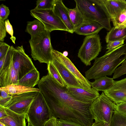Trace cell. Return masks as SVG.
<instances>
[{
    "label": "cell",
    "mask_w": 126,
    "mask_h": 126,
    "mask_svg": "<svg viewBox=\"0 0 126 126\" xmlns=\"http://www.w3.org/2000/svg\"><path fill=\"white\" fill-rule=\"evenodd\" d=\"M7 116L5 107L0 105V119L5 118Z\"/></svg>",
    "instance_id": "obj_41"
},
{
    "label": "cell",
    "mask_w": 126,
    "mask_h": 126,
    "mask_svg": "<svg viewBox=\"0 0 126 126\" xmlns=\"http://www.w3.org/2000/svg\"><path fill=\"white\" fill-rule=\"evenodd\" d=\"M109 124L105 122H96L94 123L92 126H110Z\"/></svg>",
    "instance_id": "obj_42"
},
{
    "label": "cell",
    "mask_w": 126,
    "mask_h": 126,
    "mask_svg": "<svg viewBox=\"0 0 126 126\" xmlns=\"http://www.w3.org/2000/svg\"><path fill=\"white\" fill-rule=\"evenodd\" d=\"M31 16L39 20L44 25L45 30L51 32L56 30L63 31L69 32L65 25L52 9L39 10L34 8L30 10Z\"/></svg>",
    "instance_id": "obj_8"
},
{
    "label": "cell",
    "mask_w": 126,
    "mask_h": 126,
    "mask_svg": "<svg viewBox=\"0 0 126 126\" xmlns=\"http://www.w3.org/2000/svg\"><path fill=\"white\" fill-rule=\"evenodd\" d=\"M38 85L43 96L57 103L59 111L64 115L73 114L89 105L74 98L66 86H61L48 73L41 78Z\"/></svg>",
    "instance_id": "obj_1"
},
{
    "label": "cell",
    "mask_w": 126,
    "mask_h": 126,
    "mask_svg": "<svg viewBox=\"0 0 126 126\" xmlns=\"http://www.w3.org/2000/svg\"><path fill=\"white\" fill-rule=\"evenodd\" d=\"M115 104L103 92L91 104L90 110L96 122H105L110 124Z\"/></svg>",
    "instance_id": "obj_6"
},
{
    "label": "cell",
    "mask_w": 126,
    "mask_h": 126,
    "mask_svg": "<svg viewBox=\"0 0 126 126\" xmlns=\"http://www.w3.org/2000/svg\"><path fill=\"white\" fill-rule=\"evenodd\" d=\"M27 126H32L29 123H28V124Z\"/></svg>",
    "instance_id": "obj_45"
},
{
    "label": "cell",
    "mask_w": 126,
    "mask_h": 126,
    "mask_svg": "<svg viewBox=\"0 0 126 126\" xmlns=\"http://www.w3.org/2000/svg\"><path fill=\"white\" fill-rule=\"evenodd\" d=\"M68 10L70 18L75 31L80 26L85 20L76 6L74 9L68 8Z\"/></svg>",
    "instance_id": "obj_25"
},
{
    "label": "cell",
    "mask_w": 126,
    "mask_h": 126,
    "mask_svg": "<svg viewBox=\"0 0 126 126\" xmlns=\"http://www.w3.org/2000/svg\"><path fill=\"white\" fill-rule=\"evenodd\" d=\"M10 47L5 42H0V59L5 55Z\"/></svg>",
    "instance_id": "obj_38"
},
{
    "label": "cell",
    "mask_w": 126,
    "mask_h": 126,
    "mask_svg": "<svg viewBox=\"0 0 126 126\" xmlns=\"http://www.w3.org/2000/svg\"><path fill=\"white\" fill-rule=\"evenodd\" d=\"M110 126H126V116L114 110Z\"/></svg>",
    "instance_id": "obj_26"
},
{
    "label": "cell",
    "mask_w": 126,
    "mask_h": 126,
    "mask_svg": "<svg viewBox=\"0 0 126 126\" xmlns=\"http://www.w3.org/2000/svg\"><path fill=\"white\" fill-rule=\"evenodd\" d=\"M57 126H82L73 121L59 118H57Z\"/></svg>",
    "instance_id": "obj_34"
},
{
    "label": "cell",
    "mask_w": 126,
    "mask_h": 126,
    "mask_svg": "<svg viewBox=\"0 0 126 126\" xmlns=\"http://www.w3.org/2000/svg\"><path fill=\"white\" fill-rule=\"evenodd\" d=\"M114 81L113 78L105 76L95 79L91 83V87L98 91L104 92L110 89L113 85Z\"/></svg>",
    "instance_id": "obj_22"
},
{
    "label": "cell",
    "mask_w": 126,
    "mask_h": 126,
    "mask_svg": "<svg viewBox=\"0 0 126 126\" xmlns=\"http://www.w3.org/2000/svg\"><path fill=\"white\" fill-rule=\"evenodd\" d=\"M52 55V57L63 64L86 89L88 90L92 88L91 82L81 74L68 57L64 56L61 52L54 49Z\"/></svg>",
    "instance_id": "obj_11"
},
{
    "label": "cell",
    "mask_w": 126,
    "mask_h": 126,
    "mask_svg": "<svg viewBox=\"0 0 126 126\" xmlns=\"http://www.w3.org/2000/svg\"><path fill=\"white\" fill-rule=\"evenodd\" d=\"M25 32L33 37L45 30L44 25L39 20L35 19L32 21H28Z\"/></svg>",
    "instance_id": "obj_24"
},
{
    "label": "cell",
    "mask_w": 126,
    "mask_h": 126,
    "mask_svg": "<svg viewBox=\"0 0 126 126\" xmlns=\"http://www.w3.org/2000/svg\"><path fill=\"white\" fill-rule=\"evenodd\" d=\"M39 92H31L11 95V99L5 107L18 114H27L32 103Z\"/></svg>",
    "instance_id": "obj_10"
},
{
    "label": "cell",
    "mask_w": 126,
    "mask_h": 126,
    "mask_svg": "<svg viewBox=\"0 0 126 126\" xmlns=\"http://www.w3.org/2000/svg\"><path fill=\"white\" fill-rule=\"evenodd\" d=\"M18 80L17 73L14 66L12 57L10 64L0 72V87L11 84H18Z\"/></svg>",
    "instance_id": "obj_17"
},
{
    "label": "cell",
    "mask_w": 126,
    "mask_h": 126,
    "mask_svg": "<svg viewBox=\"0 0 126 126\" xmlns=\"http://www.w3.org/2000/svg\"><path fill=\"white\" fill-rule=\"evenodd\" d=\"M5 22L6 31L11 36L10 39L11 40L12 42L14 44H15V41L16 38L13 35L14 31L12 26L8 19L5 20Z\"/></svg>",
    "instance_id": "obj_36"
},
{
    "label": "cell",
    "mask_w": 126,
    "mask_h": 126,
    "mask_svg": "<svg viewBox=\"0 0 126 126\" xmlns=\"http://www.w3.org/2000/svg\"><path fill=\"white\" fill-rule=\"evenodd\" d=\"M98 1L112 22L123 11L126 9V1L125 0H98Z\"/></svg>",
    "instance_id": "obj_13"
},
{
    "label": "cell",
    "mask_w": 126,
    "mask_h": 126,
    "mask_svg": "<svg viewBox=\"0 0 126 126\" xmlns=\"http://www.w3.org/2000/svg\"><path fill=\"white\" fill-rule=\"evenodd\" d=\"M113 27L117 28H126V9L123 11L118 17L112 22Z\"/></svg>",
    "instance_id": "obj_29"
},
{
    "label": "cell",
    "mask_w": 126,
    "mask_h": 126,
    "mask_svg": "<svg viewBox=\"0 0 126 126\" xmlns=\"http://www.w3.org/2000/svg\"><path fill=\"white\" fill-rule=\"evenodd\" d=\"M51 62L57 70L66 86L79 88L86 90L80 84L63 64L53 57Z\"/></svg>",
    "instance_id": "obj_16"
},
{
    "label": "cell",
    "mask_w": 126,
    "mask_h": 126,
    "mask_svg": "<svg viewBox=\"0 0 126 126\" xmlns=\"http://www.w3.org/2000/svg\"><path fill=\"white\" fill-rule=\"evenodd\" d=\"M126 59V44L108 50L104 55L95 59L93 65L85 72L86 78L88 80H95L105 76H111Z\"/></svg>",
    "instance_id": "obj_2"
},
{
    "label": "cell",
    "mask_w": 126,
    "mask_h": 126,
    "mask_svg": "<svg viewBox=\"0 0 126 126\" xmlns=\"http://www.w3.org/2000/svg\"><path fill=\"white\" fill-rule=\"evenodd\" d=\"M50 32L45 30L31 37L29 42L31 49V55L34 60L47 64L53 60Z\"/></svg>",
    "instance_id": "obj_4"
},
{
    "label": "cell",
    "mask_w": 126,
    "mask_h": 126,
    "mask_svg": "<svg viewBox=\"0 0 126 126\" xmlns=\"http://www.w3.org/2000/svg\"><path fill=\"white\" fill-rule=\"evenodd\" d=\"M121 65L115 70L113 79L119 78L122 75L126 74V59L121 63Z\"/></svg>",
    "instance_id": "obj_32"
},
{
    "label": "cell",
    "mask_w": 126,
    "mask_h": 126,
    "mask_svg": "<svg viewBox=\"0 0 126 126\" xmlns=\"http://www.w3.org/2000/svg\"><path fill=\"white\" fill-rule=\"evenodd\" d=\"M5 108L7 116L0 119V122L5 126H27L26 114H18L7 108Z\"/></svg>",
    "instance_id": "obj_18"
},
{
    "label": "cell",
    "mask_w": 126,
    "mask_h": 126,
    "mask_svg": "<svg viewBox=\"0 0 126 126\" xmlns=\"http://www.w3.org/2000/svg\"><path fill=\"white\" fill-rule=\"evenodd\" d=\"M0 89L5 91L8 94L11 95L19 94L29 92L40 91L39 88L13 84L0 87Z\"/></svg>",
    "instance_id": "obj_21"
},
{
    "label": "cell",
    "mask_w": 126,
    "mask_h": 126,
    "mask_svg": "<svg viewBox=\"0 0 126 126\" xmlns=\"http://www.w3.org/2000/svg\"><path fill=\"white\" fill-rule=\"evenodd\" d=\"M27 121L32 126H43L52 116L45 99L40 91L26 114Z\"/></svg>",
    "instance_id": "obj_5"
},
{
    "label": "cell",
    "mask_w": 126,
    "mask_h": 126,
    "mask_svg": "<svg viewBox=\"0 0 126 126\" xmlns=\"http://www.w3.org/2000/svg\"><path fill=\"white\" fill-rule=\"evenodd\" d=\"M54 0H37L36 9L39 10L52 9Z\"/></svg>",
    "instance_id": "obj_30"
},
{
    "label": "cell",
    "mask_w": 126,
    "mask_h": 126,
    "mask_svg": "<svg viewBox=\"0 0 126 126\" xmlns=\"http://www.w3.org/2000/svg\"><path fill=\"white\" fill-rule=\"evenodd\" d=\"M52 10L66 27L69 32L71 33L74 32V28L70 18L68 8L64 5L62 0H54Z\"/></svg>",
    "instance_id": "obj_15"
},
{
    "label": "cell",
    "mask_w": 126,
    "mask_h": 126,
    "mask_svg": "<svg viewBox=\"0 0 126 126\" xmlns=\"http://www.w3.org/2000/svg\"><path fill=\"white\" fill-rule=\"evenodd\" d=\"M6 30L4 21L0 19V41L3 42L6 36Z\"/></svg>",
    "instance_id": "obj_37"
},
{
    "label": "cell",
    "mask_w": 126,
    "mask_h": 126,
    "mask_svg": "<svg viewBox=\"0 0 126 126\" xmlns=\"http://www.w3.org/2000/svg\"><path fill=\"white\" fill-rule=\"evenodd\" d=\"M103 28V27L96 22L85 20L74 32L79 35L87 36L98 34Z\"/></svg>",
    "instance_id": "obj_19"
},
{
    "label": "cell",
    "mask_w": 126,
    "mask_h": 126,
    "mask_svg": "<svg viewBox=\"0 0 126 126\" xmlns=\"http://www.w3.org/2000/svg\"><path fill=\"white\" fill-rule=\"evenodd\" d=\"M102 48L98 34L86 36L79 50L78 57L85 65H90L91 62L97 57Z\"/></svg>",
    "instance_id": "obj_7"
},
{
    "label": "cell",
    "mask_w": 126,
    "mask_h": 126,
    "mask_svg": "<svg viewBox=\"0 0 126 126\" xmlns=\"http://www.w3.org/2000/svg\"><path fill=\"white\" fill-rule=\"evenodd\" d=\"M0 105L5 107L11 99L12 96L4 90L0 89Z\"/></svg>",
    "instance_id": "obj_31"
},
{
    "label": "cell",
    "mask_w": 126,
    "mask_h": 126,
    "mask_svg": "<svg viewBox=\"0 0 126 126\" xmlns=\"http://www.w3.org/2000/svg\"><path fill=\"white\" fill-rule=\"evenodd\" d=\"M66 87L68 93L76 99L91 104L100 95L98 91L91 88L87 90L83 89Z\"/></svg>",
    "instance_id": "obj_14"
},
{
    "label": "cell",
    "mask_w": 126,
    "mask_h": 126,
    "mask_svg": "<svg viewBox=\"0 0 126 126\" xmlns=\"http://www.w3.org/2000/svg\"><path fill=\"white\" fill-rule=\"evenodd\" d=\"M63 55L65 57H67L68 55V52L67 51H64L62 53Z\"/></svg>",
    "instance_id": "obj_43"
},
{
    "label": "cell",
    "mask_w": 126,
    "mask_h": 126,
    "mask_svg": "<svg viewBox=\"0 0 126 126\" xmlns=\"http://www.w3.org/2000/svg\"><path fill=\"white\" fill-rule=\"evenodd\" d=\"M0 126H5V125L1 123V122H0Z\"/></svg>",
    "instance_id": "obj_44"
},
{
    "label": "cell",
    "mask_w": 126,
    "mask_h": 126,
    "mask_svg": "<svg viewBox=\"0 0 126 126\" xmlns=\"http://www.w3.org/2000/svg\"><path fill=\"white\" fill-rule=\"evenodd\" d=\"M76 7L85 20L94 21L101 25L107 31L111 28L110 20L98 0H75Z\"/></svg>",
    "instance_id": "obj_3"
},
{
    "label": "cell",
    "mask_w": 126,
    "mask_h": 126,
    "mask_svg": "<svg viewBox=\"0 0 126 126\" xmlns=\"http://www.w3.org/2000/svg\"><path fill=\"white\" fill-rule=\"evenodd\" d=\"M15 48L11 46L5 55L0 59V72L7 66L10 63L12 59Z\"/></svg>",
    "instance_id": "obj_28"
},
{
    "label": "cell",
    "mask_w": 126,
    "mask_h": 126,
    "mask_svg": "<svg viewBox=\"0 0 126 126\" xmlns=\"http://www.w3.org/2000/svg\"><path fill=\"white\" fill-rule=\"evenodd\" d=\"M40 73L35 68L31 70L19 80L18 84L33 87L40 80Z\"/></svg>",
    "instance_id": "obj_20"
},
{
    "label": "cell",
    "mask_w": 126,
    "mask_h": 126,
    "mask_svg": "<svg viewBox=\"0 0 126 126\" xmlns=\"http://www.w3.org/2000/svg\"><path fill=\"white\" fill-rule=\"evenodd\" d=\"M10 14L9 8L2 4L0 6V19L4 21L8 18Z\"/></svg>",
    "instance_id": "obj_33"
},
{
    "label": "cell",
    "mask_w": 126,
    "mask_h": 126,
    "mask_svg": "<svg viewBox=\"0 0 126 126\" xmlns=\"http://www.w3.org/2000/svg\"><path fill=\"white\" fill-rule=\"evenodd\" d=\"M12 61L19 80L32 70L36 68L30 58L25 53L23 46L15 48Z\"/></svg>",
    "instance_id": "obj_9"
},
{
    "label": "cell",
    "mask_w": 126,
    "mask_h": 126,
    "mask_svg": "<svg viewBox=\"0 0 126 126\" xmlns=\"http://www.w3.org/2000/svg\"><path fill=\"white\" fill-rule=\"evenodd\" d=\"M114 109L115 110L126 116V103L115 104Z\"/></svg>",
    "instance_id": "obj_39"
},
{
    "label": "cell",
    "mask_w": 126,
    "mask_h": 126,
    "mask_svg": "<svg viewBox=\"0 0 126 126\" xmlns=\"http://www.w3.org/2000/svg\"><path fill=\"white\" fill-rule=\"evenodd\" d=\"M47 69L48 73L62 87L66 86L57 70L52 63L47 64Z\"/></svg>",
    "instance_id": "obj_27"
},
{
    "label": "cell",
    "mask_w": 126,
    "mask_h": 126,
    "mask_svg": "<svg viewBox=\"0 0 126 126\" xmlns=\"http://www.w3.org/2000/svg\"><path fill=\"white\" fill-rule=\"evenodd\" d=\"M125 40L122 39L109 42L107 43L106 49L111 50L119 47L123 45Z\"/></svg>",
    "instance_id": "obj_35"
},
{
    "label": "cell",
    "mask_w": 126,
    "mask_h": 126,
    "mask_svg": "<svg viewBox=\"0 0 126 126\" xmlns=\"http://www.w3.org/2000/svg\"><path fill=\"white\" fill-rule=\"evenodd\" d=\"M105 39L107 43L110 41L126 39V28H117L112 27L107 32Z\"/></svg>",
    "instance_id": "obj_23"
},
{
    "label": "cell",
    "mask_w": 126,
    "mask_h": 126,
    "mask_svg": "<svg viewBox=\"0 0 126 126\" xmlns=\"http://www.w3.org/2000/svg\"><path fill=\"white\" fill-rule=\"evenodd\" d=\"M57 118L52 117L47 121L43 126H57Z\"/></svg>",
    "instance_id": "obj_40"
},
{
    "label": "cell",
    "mask_w": 126,
    "mask_h": 126,
    "mask_svg": "<svg viewBox=\"0 0 126 126\" xmlns=\"http://www.w3.org/2000/svg\"><path fill=\"white\" fill-rule=\"evenodd\" d=\"M116 104L126 103V78L115 81L112 87L103 92Z\"/></svg>",
    "instance_id": "obj_12"
}]
</instances>
